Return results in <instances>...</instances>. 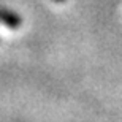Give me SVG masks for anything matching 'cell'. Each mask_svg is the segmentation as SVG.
<instances>
[{"label": "cell", "mask_w": 122, "mask_h": 122, "mask_svg": "<svg viewBox=\"0 0 122 122\" xmlns=\"http://www.w3.org/2000/svg\"><path fill=\"white\" fill-rule=\"evenodd\" d=\"M0 22L5 24L6 27L16 30V29H19L22 25V18H21L18 13L11 11V10L0 8Z\"/></svg>", "instance_id": "cell-1"}, {"label": "cell", "mask_w": 122, "mask_h": 122, "mask_svg": "<svg viewBox=\"0 0 122 122\" xmlns=\"http://www.w3.org/2000/svg\"><path fill=\"white\" fill-rule=\"evenodd\" d=\"M54 2H59V3H62V2H65V0H54Z\"/></svg>", "instance_id": "cell-2"}]
</instances>
